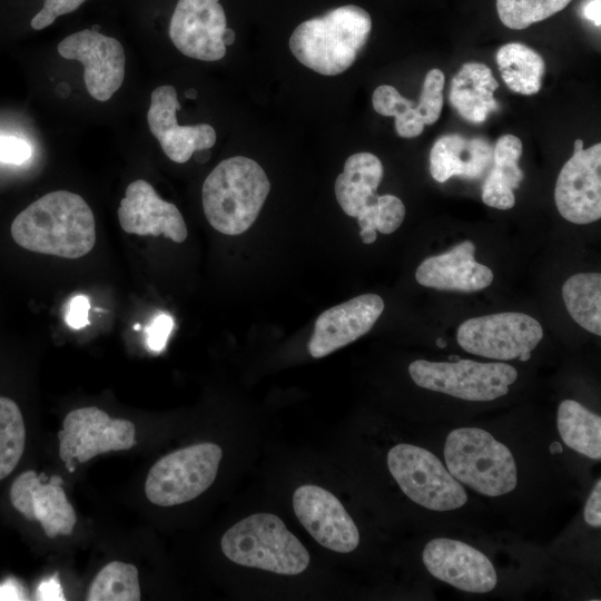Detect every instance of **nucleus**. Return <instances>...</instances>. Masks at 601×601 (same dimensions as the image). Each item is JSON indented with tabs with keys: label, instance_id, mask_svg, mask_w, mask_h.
Instances as JSON below:
<instances>
[{
	"label": "nucleus",
	"instance_id": "nucleus-5",
	"mask_svg": "<svg viewBox=\"0 0 601 601\" xmlns=\"http://www.w3.org/2000/svg\"><path fill=\"white\" fill-rule=\"evenodd\" d=\"M444 459L447 471L457 481L483 495L500 496L518 484L511 451L482 428L453 430L445 441Z\"/></svg>",
	"mask_w": 601,
	"mask_h": 601
},
{
	"label": "nucleus",
	"instance_id": "nucleus-45",
	"mask_svg": "<svg viewBox=\"0 0 601 601\" xmlns=\"http://www.w3.org/2000/svg\"><path fill=\"white\" fill-rule=\"evenodd\" d=\"M196 96H197V95H196V90H194V89H189V90L186 92V97H187V98L194 99V98H196Z\"/></svg>",
	"mask_w": 601,
	"mask_h": 601
},
{
	"label": "nucleus",
	"instance_id": "nucleus-22",
	"mask_svg": "<svg viewBox=\"0 0 601 601\" xmlns=\"http://www.w3.org/2000/svg\"><path fill=\"white\" fill-rule=\"evenodd\" d=\"M383 178V165L371 152L349 156L335 180V196L343 211L356 217L365 207L376 204V193Z\"/></svg>",
	"mask_w": 601,
	"mask_h": 601
},
{
	"label": "nucleus",
	"instance_id": "nucleus-4",
	"mask_svg": "<svg viewBox=\"0 0 601 601\" xmlns=\"http://www.w3.org/2000/svg\"><path fill=\"white\" fill-rule=\"evenodd\" d=\"M223 553L231 562L296 575L306 570L309 554L275 514L256 513L229 528L221 538Z\"/></svg>",
	"mask_w": 601,
	"mask_h": 601
},
{
	"label": "nucleus",
	"instance_id": "nucleus-24",
	"mask_svg": "<svg viewBox=\"0 0 601 601\" xmlns=\"http://www.w3.org/2000/svg\"><path fill=\"white\" fill-rule=\"evenodd\" d=\"M496 63L503 81L512 91L530 96L541 89L545 63L530 47L509 42L497 50Z\"/></svg>",
	"mask_w": 601,
	"mask_h": 601
},
{
	"label": "nucleus",
	"instance_id": "nucleus-3",
	"mask_svg": "<svg viewBox=\"0 0 601 601\" xmlns=\"http://www.w3.org/2000/svg\"><path fill=\"white\" fill-rule=\"evenodd\" d=\"M269 190V179L255 160L244 156L224 159L203 184L205 216L219 233L240 235L256 220Z\"/></svg>",
	"mask_w": 601,
	"mask_h": 601
},
{
	"label": "nucleus",
	"instance_id": "nucleus-27",
	"mask_svg": "<svg viewBox=\"0 0 601 601\" xmlns=\"http://www.w3.org/2000/svg\"><path fill=\"white\" fill-rule=\"evenodd\" d=\"M89 601H139L138 570L134 564L112 561L96 575L87 597Z\"/></svg>",
	"mask_w": 601,
	"mask_h": 601
},
{
	"label": "nucleus",
	"instance_id": "nucleus-17",
	"mask_svg": "<svg viewBox=\"0 0 601 601\" xmlns=\"http://www.w3.org/2000/svg\"><path fill=\"white\" fill-rule=\"evenodd\" d=\"M384 309L382 297L363 294L323 312L308 343L314 358L324 357L365 335Z\"/></svg>",
	"mask_w": 601,
	"mask_h": 601
},
{
	"label": "nucleus",
	"instance_id": "nucleus-9",
	"mask_svg": "<svg viewBox=\"0 0 601 601\" xmlns=\"http://www.w3.org/2000/svg\"><path fill=\"white\" fill-rule=\"evenodd\" d=\"M543 337L541 324L530 315L503 312L469 318L457 328V343L467 353L499 359L531 358Z\"/></svg>",
	"mask_w": 601,
	"mask_h": 601
},
{
	"label": "nucleus",
	"instance_id": "nucleus-28",
	"mask_svg": "<svg viewBox=\"0 0 601 601\" xmlns=\"http://www.w3.org/2000/svg\"><path fill=\"white\" fill-rule=\"evenodd\" d=\"M26 443L21 411L11 398L0 396V481L19 463Z\"/></svg>",
	"mask_w": 601,
	"mask_h": 601
},
{
	"label": "nucleus",
	"instance_id": "nucleus-16",
	"mask_svg": "<svg viewBox=\"0 0 601 601\" xmlns=\"http://www.w3.org/2000/svg\"><path fill=\"white\" fill-rule=\"evenodd\" d=\"M179 109L175 87L159 86L151 92L147 122L166 156L175 162L184 164L195 151L211 148L217 136L208 124L179 126L176 117Z\"/></svg>",
	"mask_w": 601,
	"mask_h": 601
},
{
	"label": "nucleus",
	"instance_id": "nucleus-8",
	"mask_svg": "<svg viewBox=\"0 0 601 601\" xmlns=\"http://www.w3.org/2000/svg\"><path fill=\"white\" fill-rule=\"evenodd\" d=\"M388 470L413 502L434 511H451L463 506L467 495L463 486L430 451L397 444L387 454Z\"/></svg>",
	"mask_w": 601,
	"mask_h": 601
},
{
	"label": "nucleus",
	"instance_id": "nucleus-35",
	"mask_svg": "<svg viewBox=\"0 0 601 601\" xmlns=\"http://www.w3.org/2000/svg\"><path fill=\"white\" fill-rule=\"evenodd\" d=\"M30 145L18 137L0 135V161L7 164H22L30 158Z\"/></svg>",
	"mask_w": 601,
	"mask_h": 601
},
{
	"label": "nucleus",
	"instance_id": "nucleus-37",
	"mask_svg": "<svg viewBox=\"0 0 601 601\" xmlns=\"http://www.w3.org/2000/svg\"><path fill=\"white\" fill-rule=\"evenodd\" d=\"M90 308L89 299L86 295L75 296L69 305L66 314V323L75 329H80L89 325L88 312Z\"/></svg>",
	"mask_w": 601,
	"mask_h": 601
},
{
	"label": "nucleus",
	"instance_id": "nucleus-21",
	"mask_svg": "<svg viewBox=\"0 0 601 601\" xmlns=\"http://www.w3.org/2000/svg\"><path fill=\"white\" fill-rule=\"evenodd\" d=\"M497 88L499 82L487 66L466 62L451 80L450 102L465 120L481 124L499 108L494 98Z\"/></svg>",
	"mask_w": 601,
	"mask_h": 601
},
{
	"label": "nucleus",
	"instance_id": "nucleus-13",
	"mask_svg": "<svg viewBox=\"0 0 601 601\" xmlns=\"http://www.w3.org/2000/svg\"><path fill=\"white\" fill-rule=\"evenodd\" d=\"M226 14L219 0H178L169 24L174 46L185 56L217 61L226 55Z\"/></svg>",
	"mask_w": 601,
	"mask_h": 601
},
{
	"label": "nucleus",
	"instance_id": "nucleus-39",
	"mask_svg": "<svg viewBox=\"0 0 601 601\" xmlns=\"http://www.w3.org/2000/svg\"><path fill=\"white\" fill-rule=\"evenodd\" d=\"M36 599L41 601H65L62 588L59 582L58 572L52 577L42 580L37 588Z\"/></svg>",
	"mask_w": 601,
	"mask_h": 601
},
{
	"label": "nucleus",
	"instance_id": "nucleus-19",
	"mask_svg": "<svg viewBox=\"0 0 601 601\" xmlns=\"http://www.w3.org/2000/svg\"><path fill=\"white\" fill-rule=\"evenodd\" d=\"M475 245L464 240L452 249L424 259L415 278L422 286L439 290L476 292L491 285L492 270L475 260Z\"/></svg>",
	"mask_w": 601,
	"mask_h": 601
},
{
	"label": "nucleus",
	"instance_id": "nucleus-29",
	"mask_svg": "<svg viewBox=\"0 0 601 601\" xmlns=\"http://www.w3.org/2000/svg\"><path fill=\"white\" fill-rule=\"evenodd\" d=\"M372 105L377 114L395 117V130L400 137L414 138L423 132L425 124L414 101L403 97L393 86H378L373 92Z\"/></svg>",
	"mask_w": 601,
	"mask_h": 601
},
{
	"label": "nucleus",
	"instance_id": "nucleus-2",
	"mask_svg": "<svg viewBox=\"0 0 601 601\" xmlns=\"http://www.w3.org/2000/svg\"><path fill=\"white\" fill-rule=\"evenodd\" d=\"M371 30L366 10L355 4L341 6L298 24L289 38V48L305 67L323 76H336L354 63Z\"/></svg>",
	"mask_w": 601,
	"mask_h": 601
},
{
	"label": "nucleus",
	"instance_id": "nucleus-20",
	"mask_svg": "<svg viewBox=\"0 0 601 601\" xmlns=\"http://www.w3.org/2000/svg\"><path fill=\"white\" fill-rule=\"evenodd\" d=\"M493 161V148L483 138L450 134L439 138L430 152V173L439 183L453 176L477 179Z\"/></svg>",
	"mask_w": 601,
	"mask_h": 601
},
{
	"label": "nucleus",
	"instance_id": "nucleus-30",
	"mask_svg": "<svg viewBox=\"0 0 601 601\" xmlns=\"http://www.w3.org/2000/svg\"><path fill=\"white\" fill-rule=\"evenodd\" d=\"M572 0H496L502 23L522 30L563 10Z\"/></svg>",
	"mask_w": 601,
	"mask_h": 601
},
{
	"label": "nucleus",
	"instance_id": "nucleus-36",
	"mask_svg": "<svg viewBox=\"0 0 601 601\" xmlns=\"http://www.w3.org/2000/svg\"><path fill=\"white\" fill-rule=\"evenodd\" d=\"M173 318L167 314L158 315L146 328L147 345L154 352H160L173 329Z\"/></svg>",
	"mask_w": 601,
	"mask_h": 601
},
{
	"label": "nucleus",
	"instance_id": "nucleus-31",
	"mask_svg": "<svg viewBox=\"0 0 601 601\" xmlns=\"http://www.w3.org/2000/svg\"><path fill=\"white\" fill-rule=\"evenodd\" d=\"M523 145L513 135L500 137L493 148V166L486 178L499 183L512 190L519 188L524 174L519 167Z\"/></svg>",
	"mask_w": 601,
	"mask_h": 601
},
{
	"label": "nucleus",
	"instance_id": "nucleus-14",
	"mask_svg": "<svg viewBox=\"0 0 601 601\" xmlns=\"http://www.w3.org/2000/svg\"><path fill=\"white\" fill-rule=\"evenodd\" d=\"M293 508L302 525L324 548L339 553L357 548V526L329 491L317 485H302L294 492Z\"/></svg>",
	"mask_w": 601,
	"mask_h": 601
},
{
	"label": "nucleus",
	"instance_id": "nucleus-12",
	"mask_svg": "<svg viewBox=\"0 0 601 601\" xmlns=\"http://www.w3.org/2000/svg\"><path fill=\"white\" fill-rule=\"evenodd\" d=\"M57 49L61 57L83 65L86 88L96 100H109L122 85L126 56L117 39L85 29L66 37Z\"/></svg>",
	"mask_w": 601,
	"mask_h": 601
},
{
	"label": "nucleus",
	"instance_id": "nucleus-11",
	"mask_svg": "<svg viewBox=\"0 0 601 601\" xmlns=\"http://www.w3.org/2000/svg\"><path fill=\"white\" fill-rule=\"evenodd\" d=\"M561 216L574 224L593 223L601 217V144L583 149L574 141L572 157L562 167L554 189Z\"/></svg>",
	"mask_w": 601,
	"mask_h": 601
},
{
	"label": "nucleus",
	"instance_id": "nucleus-41",
	"mask_svg": "<svg viewBox=\"0 0 601 601\" xmlns=\"http://www.w3.org/2000/svg\"><path fill=\"white\" fill-rule=\"evenodd\" d=\"M600 0H590L583 8V16L585 19L592 21L595 26L600 27Z\"/></svg>",
	"mask_w": 601,
	"mask_h": 601
},
{
	"label": "nucleus",
	"instance_id": "nucleus-46",
	"mask_svg": "<svg viewBox=\"0 0 601 601\" xmlns=\"http://www.w3.org/2000/svg\"><path fill=\"white\" fill-rule=\"evenodd\" d=\"M459 359H460V357L457 355H450L449 356L450 362H454V361H459Z\"/></svg>",
	"mask_w": 601,
	"mask_h": 601
},
{
	"label": "nucleus",
	"instance_id": "nucleus-43",
	"mask_svg": "<svg viewBox=\"0 0 601 601\" xmlns=\"http://www.w3.org/2000/svg\"><path fill=\"white\" fill-rule=\"evenodd\" d=\"M550 451L551 453H561L562 452V446L559 442H553L551 445H550Z\"/></svg>",
	"mask_w": 601,
	"mask_h": 601
},
{
	"label": "nucleus",
	"instance_id": "nucleus-7",
	"mask_svg": "<svg viewBox=\"0 0 601 601\" xmlns=\"http://www.w3.org/2000/svg\"><path fill=\"white\" fill-rule=\"evenodd\" d=\"M408 373L423 388L475 402L504 396L518 378L516 370L506 363H482L472 359L430 362L417 359Z\"/></svg>",
	"mask_w": 601,
	"mask_h": 601
},
{
	"label": "nucleus",
	"instance_id": "nucleus-25",
	"mask_svg": "<svg viewBox=\"0 0 601 601\" xmlns=\"http://www.w3.org/2000/svg\"><path fill=\"white\" fill-rule=\"evenodd\" d=\"M558 430L570 449L593 460L601 457V417L573 400L558 408Z\"/></svg>",
	"mask_w": 601,
	"mask_h": 601
},
{
	"label": "nucleus",
	"instance_id": "nucleus-18",
	"mask_svg": "<svg viewBox=\"0 0 601 601\" xmlns=\"http://www.w3.org/2000/svg\"><path fill=\"white\" fill-rule=\"evenodd\" d=\"M118 219L128 234L164 235L175 243L185 242L188 235L183 215L176 205L161 199L155 188L144 179L127 186L118 208Z\"/></svg>",
	"mask_w": 601,
	"mask_h": 601
},
{
	"label": "nucleus",
	"instance_id": "nucleus-42",
	"mask_svg": "<svg viewBox=\"0 0 601 601\" xmlns=\"http://www.w3.org/2000/svg\"><path fill=\"white\" fill-rule=\"evenodd\" d=\"M235 31L230 28H226L224 33H223V42L224 45L227 47V46H230L234 43L235 41Z\"/></svg>",
	"mask_w": 601,
	"mask_h": 601
},
{
	"label": "nucleus",
	"instance_id": "nucleus-23",
	"mask_svg": "<svg viewBox=\"0 0 601 601\" xmlns=\"http://www.w3.org/2000/svg\"><path fill=\"white\" fill-rule=\"evenodd\" d=\"M59 475L47 477L45 473L36 474L31 484L30 515L28 520L40 522L49 538L71 533L76 522V513L68 501Z\"/></svg>",
	"mask_w": 601,
	"mask_h": 601
},
{
	"label": "nucleus",
	"instance_id": "nucleus-33",
	"mask_svg": "<svg viewBox=\"0 0 601 601\" xmlns=\"http://www.w3.org/2000/svg\"><path fill=\"white\" fill-rule=\"evenodd\" d=\"M405 217V206L402 200L394 195H378L376 209V230L382 234L394 233L403 223Z\"/></svg>",
	"mask_w": 601,
	"mask_h": 601
},
{
	"label": "nucleus",
	"instance_id": "nucleus-44",
	"mask_svg": "<svg viewBox=\"0 0 601 601\" xmlns=\"http://www.w3.org/2000/svg\"><path fill=\"white\" fill-rule=\"evenodd\" d=\"M436 345L440 347V348H444L446 346V342L445 339H443L442 337H439L436 339Z\"/></svg>",
	"mask_w": 601,
	"mask_h": 601
},
{
	"label": "nucleus",
	"instance_id": "nucleus-1",
	"mask_svg": "<svg viewBox=\"0 0 601 601\" xmlns=\"http://www.w3.org/2000/svg\"><path fill=\"white\" fill-rule=\"evenodd\" d=\"M11 236L30 252L75 259L87 255L96 243L95 218L80 195L51 191L14 218Z\"/></svg>",
	"mask_w": 601,
	"mask_h": 601
},
{
	"label": "nucleus",
	"instance_id": "nucleus-40",
	"mask_svg": "<svg viewBox=\"0 0 601 601\" xmlns=\"http://www.w3.org/2000/svg\"><path fill=\"white\" fill-rule=\"evenodd\" d=\"M27 600L26 592L16 579H7L0 583V601Z\"/></svg>",
	"mask_w": 601,
	"mask_h": 601
},
{
	"label": "nucleus",
	"instance_id": "nucleus-10",
	"mask_svg": "<svg viewBox=\"0 0 601 601\" xmlns=\"http://www.w3.org/2000/svg\"><path fill=\"white\" fill-rule=\"evenodd\" d=\"M132 422L111 418L96 406L69 412L58 432L59 455L69 472L76 469L75 460L83 463L93 456L131 449L136 444Z\"/></svg>",
	"mask_w": 601,
	"mask_h": 601
},
{
	"label": "nucleus",
	"instance_id": "nucleus-47",
	"mask_svg": "<svg viewBox=\"0 0 601 601\" xmlns=\"http://www.w3.org/2000/svg\"><path fill=\"white\" fill-rule=\"evenodd\" d=\"M140 328V325H135V329H139Z\"/></svg>",
	"mask_w": 601,
	"mask_h": 601
},
{
	"label": "nucleus",
	"instance_id": "nucleus-32",
	"mask_svg": "<svg viewBox=\"0 0 601 601\" xmlns=\"http://www.w3.org/2000/svg\"><path fill=\"white\" fill-rule=\"evenodd\" d=\"M443 88L444 73L442 70L437 68L430 70L425 76L420 100L416 106L425 125H433L440 118L444 102Z\"/></svg>",
	"mask_w": 601,
	"mask_h": 601
},
{
	"label": "nucleus",
	"instance_id": "nucleus-34",
	"mask_svg": "<svg viewBox=\"0 0 601 601\" xmlns=\"http://www.w3.org/2000/svg\"><path fill=\"white\" fill-rule=\"evenodd\" d=\"M86 0H45L42 9L32 18L31 27L41 30L58 17L78 9Z\"/></svg>",
	"mask_w": 601,
	"mask_h": 601
},
{
	"label": "nucleus",
	"instance_id": "nucleus-38",
	"mask_svg": "<svg viewBox=\"0 0 601 601\" xmlns=\"http://www.w3.org/2000/svg\"><path fill=\"white\" fill-rule=\"evenodd\" d=\"M601 482L598 480L584 508L585 522L594 528L601 525Z\"/></svg>",
	"mask_w": 601,
	"mask_h": 601
},
{
	"label": "nucleus",
	"instance_id": "nucleus-6",
	"mask_svg": "<svg viewBox=\"0 0 601 601\" xmlns=\"http://www.w3.org/2000/svg\"><path fill=\"white\" fill-rule=\"evenodd\" d=\"M221 456L220 446L209 442L165 455L147 475V499L159 506H173L197 497L214 483Z\"/></svg>",
	"mask_w": 601,
	"mask_h": 601
},
{
	"label": "nucleus",
	"instance_id": "nucleus-15",
	"mask_svg": "<svg viewBox=\"0 0 601 601\" xmlns=\"http://www.w3.org/2000/svg\"><path fill=\"white\" fill-rule=\"evenodd\" d=\"M423 563L436 579L472 593H486L497 583L491 561L473 546L447 538L431 540L423 550Z\"/></svg>",
	"mask_w": 601,
	"mask_h": 601
},
{
	"label": "nucleus",
	"instance_id": "nucleus-26",
	"mask_svg": "<svg viewBox=\"0 0 601 601\" xmlns=\"http://www.w3.org/2000/svg\"><path fill=\"white\" fill-rule=\"evenodd\" d=\"M561 293L575 323L592 334L601 335V275L575 274L565 280Z\"/></svg>",
	"mask_w": 601,
	"mask_h": 601
}]
</instances>
